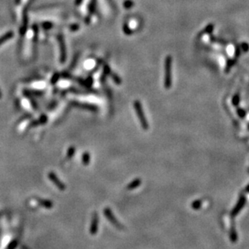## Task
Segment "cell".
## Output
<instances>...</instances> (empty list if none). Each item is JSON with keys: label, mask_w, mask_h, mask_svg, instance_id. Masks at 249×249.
I'll return each mask as SVG.
<instances>
[{"label": "cell", "mask_w": 249, "mask_h": 249, "mask_svg": "<svg viewBox=\"0 0 249 249\" xmlns=\"http://www.w3.org/2000/svg\"><path fill=\"white\" fill-rule=\"evenodd\" d=\"M171 70H172V58L171 56H167L165 60V80H164V85L167 89L170 88L172 85Z\"/></svg>", "instance_id": "6da1fadb"}, {"label": "cell", "mask_w": 249, "mask_h": 249, "mask_svg": "<svg viewBox=\"0 0 249 249\" xmlns=\"http://www.w3.org/2000/svg\"><path fill=\"white\" fill-rule=\"evenodd\" d=\"M134 108L136 109V112L137 117H138L140 122L141 126H142L143 129L145 130H148L149 129V123H148V121L145 118V113H144V111H143V108L142 105H141L140 102L138 101V100H136L134 102Z\"/></svg>", "instance_id": "7a4b0ae2"}, {"label": "cell", "mask_w": 249, "mask_h": 249, "mask_svg": "<svg viewBox=\"0 0 249 249\" xmlns=\"http://www.w3.org/2000/svg\"><path fill=\"white\" fill-rule=\"evenodd\" d=\"M48 177L49 180H52V182L53 183V184L56 185L57 188L60 189V190L63 191L65 189V185H64V184H63L61 181H60V180H59V178L57 177V176H56V175L53 173V172H49L48 174Z\"/></svg>", "instance_id": "3957f363"}, {"label": "cell", "mask_w": 249, "mask_h": 249, "mask_svg": "<svg viewBox=\"0 0 249 249\" xmlns=\"http://www.w3.org/2000/svg\"><path fill=\"white\" fill-rule=\"evenodd\" d=\"M98 224H99V218H98V215L95 213L94 216H93L91 226V233L92 235H95L97 233V231H98Z\"/></svg>", "instance_id": "277c9868"}, {"label": "cell", "mask_w": 249, "mask_h": 249, "mask_svg": "<svg viewBox=\"0 0 249 249\" xmlns=\"http://www.w3.org/2000/svg\"><path fill=\"white\" fill-rule=\"evenodd\" d=\"M104 214L107 219L111 221V223H112L113 224L115 225V226H117V227H119V224L118 223V222H117L116 219H115V217H114V215L112 214V213H111V211L109 209H106V210H105Z\"/></svg>", "instance_id": "5b68a950"}, {"label": "cell", "mask_w": 249, "mask_h": 249, "mask_svg": "<svg viewBox=\"0 0 249 249\" xmlns=\"http://www.w3.org/2000/svg\"><path fill=\"white\" fill-rule=\"evenodd\" d=\"M37 201H38V202L40 203V205L44 206L45 208H47V209H51L52 207V205H53V204H52V202L51 201L43 200V199H40V198L37 199Z\"/></svg>", "instance_id": "8992f818"}, {"label": "cell", "mask_w": 249, "mask_h": 249, "mask_svg": "<svg viewBox=\"0 0 249 249\" xmlns=\"http://www.w3.org/2000/svg\"><path fill=\"white\" fill-rule=\"evenodd\" d=\"M244 203H245V198H244V197H242V198L239 200V204L237 205V206L235 207V209L234 210L233 215H235L236 213H238L239 210H240V209H241V207L243 206V205H244Z\"/></svg>", "instance_id": "52a82bcc"}, {"label": "cell", "mask_w": 249, "mask_h": 249, "mask_svg": "<svg viewBox=\"0 0 249 249\" xmlns=\"http://www.w3.org/2000/svg\"><path fill=\"white\" fill-rule=\"evenodd\" d=\"M13 37V33H8L7 34L4 35V36H2L1 38H0V45H2V43L5 42V41H7L8 40V39H10L11 37Z\"/></svg>", "instance_id": "ba28073f"}, {"label": "cell", "mask_w": 249, "mask_h": 249, "mask_svg": "<svg viewBox=\"0 0 249 249\" xmlns=\"http://www.w3.org/2000/svg\"><path fill=\"white\" fill-rule=\"evenodd\" d=\"M90 159H91V157H90V154L88 153H85L82 156V162L85 165H87V164H90Z\"/></svg>", "instance_id": "9c48e42d"}, {"label": "cell", "mask_w": 249, "mask_h": 249, "mask_svg": "<svg viewBox=\"0 0 249 249\" xmlns=\"http://www.w3.org/2000/svg\"><path fill=\"white\" fill-rule=\"evenodd\" d=\"M139 184H140V180H135V181H133V182L131 183V184L130 185H129L128 188H130V189H132V188H135V187L138 186Z\"/></svg>", "instance_id": "30bf717a"}, {"label": "cell", "mask_w": 249, "mask_h": 249, "mask_svg": "<svg viewBox=\"0 0 249 249\" xmlns=\"http://www.w3.org/2000/svg\"><path fill=\"white\" fill-rule=\"evenodd\" d=\"M133 4H134L133 2H131V0H127V1H126V2H124L125 8H128V9L131 8V7L133 6Z\"/></svg>", "instance_id": "8fae6325"}, {"label": "cell", "mask_w": 249, "mask_h": 249, "mask_svg": "<svg viewBox=\"0 0 249 249\" xmlns=\"http://www.w3.org/2000/svg\"><path fill=\"white\" fill-rule=\"evenodd\" d=\"M239 95H235V96H234L233 99H232V103H233L234 105H238V104H239Z\"/></svg>", "instance_id": "7c38bea8"}, {"label": "cell", "mask_w": 249, "mask_h": 249, "mask_svg": "<svg viewBox=\"0 0 249 249\" xmlns=\"http://www.w3.org/2000/svg\"><path fill=\"white\" fill-rule=\"evenodd\" d=\"M123 31H124V33L127 35H130L131 33V31L130 30V29H129L128 27H127V25H124V27H123Z\"/></svg>", "instance_id": "4fadbf2b"}, {"label": "cell", "mask_w": 249, "mask_h": 249, "mask_svg": "<svg viewBox=\"0 0 249 249\" xmlns=\"http://www.w3.org/2000/svg\"><path fill=\"white\" fill-rule=\"evenodd\" d=\"M69 152H68V157H72L73 154L74 153V150H73V148H70V149H69Z\"/></svg>", "instance_id": "5bb4252c"}, {"label": "cell", "mask_w": 249, "mask_h": 249, "mask_svg": "<svg viewBox=\"0 0 249 249\" xmlns=\"http://www.w3.org/2000/svg\"><path fill=\"white\" fill-rule=\"evenodd\" d=\"M0 96H1V95H0Z\"/></svg>", "instance_id": "9a60e30c"}]
</instances>
